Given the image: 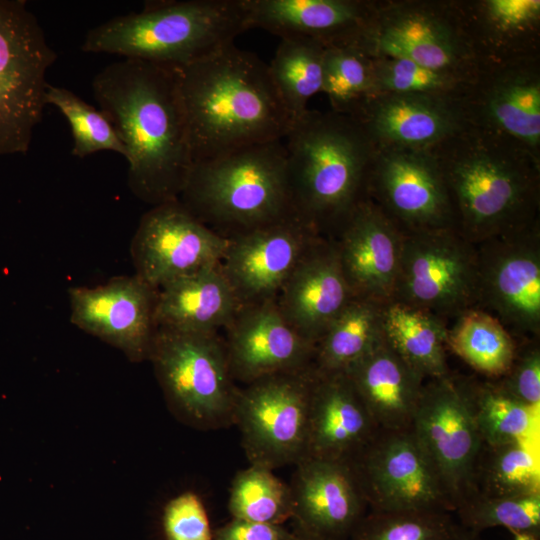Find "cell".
I'll list each match as a JSON object with an SVG mask.
<instances>
[{
  "mask_svg": "<svg viewBox=\"0 0 540 540\" xmlns=\"http://www.w3.org/2000/svg\"><path fill=\"white\" fill-rule=\"evenodd\" d=\"M92 90L126 149L132 193L154 206L177 200L194 160L175 68L123 58Z\"/></svg>",
  "mask_w": 540,
  "mask_h": 540,
  "instance_id": "obj_1",
  "label": "cell"
},
{
  "mask_svg": "<svg viewBox=\"0 0 540 540\" xmlns=\"http://www.w3.org/2000/svg\"><path fill=\"white\" fill-rule=\"evenodd\" d=\"M430 151L444 178L455 230L470 243L539 221V158L516 141L468 122Z\"/></svg>",
  "mask_w": 540,
  "mask_h": 540,
  "instance_id": "obj_2",
  "label": "cell"
},
{
  "mask_svg": "<svg viewBox=\"0 0 540 540\" xmlns=\"http://www.w3.org/2000/svg\"><path fill=\"white\" fill-rule=\"evenodd\" d=\"M174 68L194 162L286 136L291 117L254 53L231 44Z\"/></svg>",
  "mask_w": 540,
  "mask_h": 540,
  "instance_id": "obj_3",
  "label": "cell"
},
{
  "mask_svg": "<svg viewBox=\"0 0 540 540\" xmlns=\"http://www.w3.org/2000/svg\"><path fill=\"white\" fill-rule=\"evenodd\" d=\"M283 140L296 215L318 232L337 230L366 196L372 141L352 115L309 109Z\"/></svg>",
  "mask_w": 540,
  "mask_h": 540,
  "instance_id": "obj_4",
  "label": "cell"
},
{
  "mask_svg": "<svg viewBox=\"0 0 540 540\" xmlns=\"http://www.w3.org/2000/svg\"><path fill=\"white\" fill-rule=\"evenodd\" d=\"M248 29L244 0L148 1L139 12L91 28L81 50L182 67L234 44Z\"/></svg>",
  "mask_w": 540,
  "mask_h": 540,
  "instance_id": "obj_5",
  "label": "cell"
},
{
  "mask_svg": "<svg viewBox=\"0 0 540 540\" xmlns=\"http://www.w3.org/2000/svg\"><path fill=\"white\" fill-rule=\"evenodd\" d=\"M204 224L235 233L297 216L282 140L195 161L178 198Z\"/></svg>",
  "mask_w": 540,
  "mask_h": 540,
  "instance_id": "obj_6",
  "label": "cell"
},
{
  "mask_svg": "<svg viewBox=\"0 0 540 540\" xmlns=\"http://www.w3.org/2000/svg\"><path fill=\"white\" fill-rule=\"evenodd\" d=\"M148 359L179 420L200 430L234 424L240 389L234 385L225 344L216 334L157 328Z\"/></svg>",
  "mask_w": 540,
  "mask_h": 540,
  "instance_id": "obj_7",
  "label": "cell"
},
{
  "mask_svg": "<svg viewBox=\"0 0 540 540\" xmlns=\"http://www.w3.org/2000/svg\"><path fill=\"white\" fill-rule=\"evenodd\" d=\"M353 46L372 58L406 59L472 82L483 66L459 4L375 3Z\"/></svg>",
  "mask_w": 540,
  "mask_h": 540,
  "instance_id": "obj_8",
  "label": "cell"
},
{
  "mask_svg": "<svg viewBox=\"0 0 540 540\" xmlns=\"http://www.w3.org/2000/svg\"><path fill=\"white\" fill-rule=\"evenodd\" d=\"M56 58L27 2L0 0V157L28 152Z\"/></svg>",
  "mask_w": 540,
  "mask_h": 540,
  "instance_id": "obj_9",
  "label": "cell"
},
{
  "mask_svg": "<svg viewBox=\"0 0 540 540\" xmlns=\"http://www.w3.org/2000/svg\"><path fill=\"white\" fill-rule=\"evenodd\" d=\"M392 301L444 320L476 309V245L454 228L404 232Z\"/></svg>",
  "mask_w": 540,
  "mask_h": 540,
  "instance_id": "obj_10",
  "label": "cell"
},
{
  "mask_svg": "<svg viewBox=\"0 0 540 540\" xmlns=\"http://www.w3.org/2000/svg\"><path fill=\"white\" fill-rule=\"evenodd\" d=\"M315 368L256 380L239 390L234 424L249 464L268 469L305 458Z\"/></svg>",
  "mask_w": 540,
  "mask_h": 540,
  "instance_id": "obj_11",
  "label": "cell"
},
{
  "mask_svg": "<svg viewBox=\"0 0 540 540\" xmlns=\"http://www.w3.org/2000/svg\"><path fill=\"white\" fill-rule=\"evenodd\" d=\"M539 221L476 245L478 306L496 317L512 336L540 333Z\"/></svg>",
  "mask_w": 540,
  "mask_h": 540,
  "instance_id": "obj_12",
  "label": "cell"
},
{
  "mask_svg": "<svg viewBox=\"0 0 540 540\" xmlns=\"http://www.w3.org/2000/svg\"><path fill=\"white\" fill-rule=\"evenodd\" d=\"M409 430L439 475L455 511L472 494L483 446L456 377L425 381Z\"/></svg>",
  "mask_w": 540,
  "mask_h": 540,
  "instance_id": "obj_13",
  "label": "cell"
},
{
  "mask_svg": "<svg viewBox=\"0 0 540 540\" xmlns=\"http://www.w3.org/2000/svg\"><path fill=\"white\" fill-rule=\"evenodd\" d=\"M348 462L370 510L454 512L439 475L409 429L379 430Z\"/></svg>",
  "mask_w": 540,
  "mask_h": 540,
  "instance_id": "obj_14",
  "label": "cell"
},
{
  "mask_svg": "<svg viewBox=\"0 0 540 540\" xmlns=\"http://www.w3.org/2000/svg\"><path fill=\"white\" fill-rule=\"evenodd\" d=\"M366 196L403 232L455 229L444 178L430 150L375 147Z\"/></svg>",
  "mask_w": 540,
  "mask_h": 540,
  "instance_id": "obj_15",
  "label": "cell"
},
{
  "mask_svg": "<svg viewBox=\"0 0 540 540\" xmlns=\"http://www.w3.org/2000/svg\"><path fill=\"white\" fill-rule=\"evenodd\" d=\"M229 238L190 213L177 199L153 206L131 242L135 274L155 289L206 267L220 265Z\"/></svg>",
  "mask_w": 540,
  "mask_h": 540,
  "instance_id": "obj_16",
  "label": "cell"
},
{
  "mask_svg": "<svg viewBox=\"0 0 540 540\" xmlns=\"http://www.w3.org/2000/svg\"><path fill=\"white\" fill-rule=\"evenodd\" d=\"M317 238L298 216L229 238L220 268L241 306L273 300Z\"/></svg>",
  "mask_w": 540,
  "mask_h": 540,
  "instance_id": "obj_17",
  "label": "cell"
},
{
  "mask_svg": "<svg viewBox=\"0 0 540 540\" xmlns=\"http://www.w3.org/2000/svg\"><path fill=\"white\" fill-rule=\"evenodd\" d=\"M70 321L82 331L121 350L129 360L149 358L157 328V289L134 275L68 290Z\"/></svg>",
  "mask_w": 540,
  "mask_h": 540,
  "instance_id": "obj_18",
  "label": "cell"
},
{
  "mask_svg": "<svg viewBox=\"0 0 540 540\" xmlns=\"http://www.w3.org/2000/svg\"><path fill=\"white\" fill-rule=\"evenodd\" d=\"M462 101L469 122L511 138L539 158L540 74L535 55L485 63Z\"/></svg>",
  "mask_w": 540,
  "mask_h": 540,
  "instance_id": "obj_19",
  "label": "cell"
},
{
  "mask_svg": "<svg viewBox=\"0 0 540 540\" xmlns=\"http://www.w3.org/2000/svg\"><path fill=\"white\" fill-rule=\"evenodd\" d=\"M463 97L373 94L350 115L376 148L431 150L468 124Z\"/></svg>",
  "mask_w": 540,
  "mask_h": 540,
  "instance_id": "obj_20",
  "label": "cell"
},
{
  "mask_svg": "<svg viewBox=\"0 0 540 540\" xmlns=\"http://www.w3.org/2000/svg\"><path fill=\"white\" fill-rule=\"evenodd\" d=\"M334 242L345 279L356 297L392 301L404 232L365 196L337 229Z\"/></svg>",
  "mask_w": 540,
  "mask_h": 540,
  "instance_id": "obj_21",
  "label": "cell"
},
{
  "mask_svg": "<svg viewBox=\"0 0 540 540\" xmlns=\"http://www.w3.org/2000/svg\"><path fill=\"white\" fill-rule=\"evenodd\" d=\"M295 466L289 486L296 533L348 540L368 508L349 462L306 457Z\"/></svg>",
  "mask_w": 540,
  "mask_h": 540,
  "instance_id": "obj_22",
  "label": "cell"
},
{
  "mask_svg": "<svg viewBox=\"0 0 540 540\" xmlns=\"http://www.w3.org/2000/svg\"><path fill=\"white\" fill-rule=\"evenodd\" d=\"M225 344L232 378L256 380L313 366L315 347L285 319L274 300L242 306Z\"/></svg>",
  "mask_w": 540,
  "mask_h": 540,
  "instance_id": "obj_23",
  "label": "cell"
},
{
  "mask_svg": "<svg viewBox=\"0 0 540 540\" xmlns=\"http://www.w3.org/2000/svg\"><path fill=\"white\" fill-rule=\"evenodd\" d=\"M353 297L334 242L318 237L282 287L277 304L288 323L315 347Z\"/></svg>",
  "mask_w": 540,
  "mask_h": 540,
  "instance_id": "obj_24",
  "label": "cell"
},
{
  "mask_svg": "<svg viewBox=\"0 0 540 540\" xmlns=\"http://www.w3.org/2000/svg\"><path fill=\"white\" fill-rule=\"evenodd\" d=\"M379 430L345 373L316 371L305 458L350 461Z\"/></svg>",
  "mask_w": 540,
  "mask_h": 540,
  "instance_id": "obj_25",
  "label": "cell"
},
{
  "mask_svg": "<svg viewBox=\"0 0 540 540\" xmlns=\"http://www.w3.org/2000/svg\"><path fill=\"white\" fill-rule=\"evenodd\" d=\"M244 5L249 29L325 47L354 45L375 8V3L360 0H244Z\"/></svg>",
  "mask_w": 540,
  "mask_h": 540,
  "instance_id": "obj_26",
  "label": "cell"
},
{
  "mask_svg": "<svg viewBox=\"0 0 540 540\" xmlns=\"http://www.w3.org/2000/svg\"><path fill=\"white\" fill-rule=\"evenodd\" d=\"M220 265L177 278L157 290L156 328L190 334H215L229 326L241 308Z\"/></svg>",
  "mask_w": 540,
  "mask_h": 540,
  "instance_id": "obj_27",
  "label": "cell"
},
{
  "mask_svg": "<svg viewBox=\"0 0 540 540\" xmlns=\"http://www.w3.org/2000/svg\"><path fill=\"white\" fill-rule=\"evenodd\" d=\"M345 373L380 430H408L425 379L384 340Z\"/></svg>",
  "mask_w": 540,
  "mask_h": 540,
  "instance_id": "obj_28",
  "label": "cell"
},
{
  "mask_svg": "<svg viewBox=\"0 0 540 540\" xmlns=\"http://www.w3.org/2000/svg\"><path fill=\"white\" fill-rule=\"evenodd\" d=\"M482 62L533 56L540 25L539 0H485L460 4Z\"/></svg>",
  "mask_w": 540,
  "mask_h": 540,
  "instance_id": "obj_29",
  "label": "cell"
},
{
  "mask_svg": "<svg viewBox=\"0 0 540 540\" xmlns=\"http://www.w3.org/2000/svg\"><path fill=\"white\" fill-rule=\"evenodd\" d=\"M382 328L386 343L425 380L450 375L444 319L391 301L384 305Z\"/></svg>",
  "mask_w": 540,
  "mask_h": 540,
  "instance_id": "obj_30",
  "label": "cell"
},
{
  "mask_svg": "<svg viewBox=\"0 0 540 540\" xmlns=\"http://www.w3.org/2000/svg\"><path fill=\"white\" fill-rule=\"evenodd\" d=\"M457 379L484 445H540V410L515 400L496 381Z\"/></svg>",
  "mask_w": 540,
  "mask_h": 540,
  "instance_id": "obj_31",
  "label": "cell"
},
{
  "mask_svg": "<svg viewBox=\"0 0 540 540\" xmlns=\"http://www.w3.org/2000/svg\"><path fill=\"white\" fill-rule=\"evenodd\" d=\"M384 303L354 296L315 346L320 373L346 372L383 341Z\"/></svg>",
  "mask_w": 540,
  "mask_h": 540,
  "instance_id": "obj_32",
  "label": "cell"
},
{
  "mask_svg": "<svg viewBox=\"0 0 540 540\" xmlns=\"http://www.w3.org/2000/svg\"><path fill=\"white\" fill-rule=\"evenodd\" d=\"M447 348L477 372L498 379L510 368L517 343L496 317L476 308L448 329Z\"/></svg>",
  "mask_w": 540,
  "mask_h": 540,
  "instance_id": "obj_33",
  "label": "cell"
},
{
  "mask_svg": "<svg viewBox=\"0 0 540 540\" xmlns=\"http://www.w3.org/2000/svg\"><path fill=\"white\" fill-rule=\"evenodd\" d=\"M537 493H540V445L483 444L475 467L470 496H520Z\"/></svg>",
  "mask_w": 540,
  "mask_h": 540,
  "instance_id": "obj_34",
  "label": "cell"
},
{
  "mask_svg": "<svg viewBox=\"0 0 540 540\" xmlns=\"http://www.w3.org/2000/svg\"><path fill=\"white\" fill-rule=\"evenodd\" d=\"M325 48L310 39L281 38L268 65L274 86L292 122L308 110V101L322 92Z\"/></svg>",
  "mask_w": 540,
  "mask_h": 540,
  "instance_id": "obj_35",
  "label": "cell"
},
{
  "mask_svg": "<svg viewBox=\"0 0 540 540\" xmlns=\"http://www.w3.org/2000/svg\"><path fill=\"white\" fill-rule=\"evenodd\" d=\"M228 508L232 518L283 525L292 518L291 489L273 470L249 464L233 478Z\"/></svg>",
  "mask_w": 540,
  "mask_h": 540,
  "instance_id": "obj_36",
  "label": "cell"
},
{
  "mask_svg": "<svg viewBox=\"0 0 540 540\" xmlns=\"http://www.w3.org/2000/svg\"><path fill=\"white\" fill-rule=\"evenodd\" d=\"M442 510H370L348 540H454L458 525Z\"/></svg>",
  "mask_w": 540,
  "mask_h": 540,
  "instance_id": "obj_37",
  "label": "cell"
},
{
  "mask_svg": "<svg viewBox=\"0 0 540 540\" xmlns=\"http://www.w3.org/2000/svg\"><path fill=\"white\" fill-rule=\"evenodd\" d=\"M373 58L354 46L326 47L323 56L324 92L332 111L352 114L373 93Z\"/></svg>",
  "mask_w": 540,
  "mask_h": 540,
  "instance_id": "obj_38",
  "label": "cell"
},
{
  "mask_svg": "<svg viewBox=\"0 0 540 540\" xmlns=\"http://www.w3.org/2000/svg\"><path fill=\"white\" fill-rule=\"evenodd\" d=\"M46 104L55 106L68 121L73 147L71 154L84 158L99 151H113L126 158V149L110 120L73 91L48 84Z\"/></svg>",
  "mask_w": 540,
  "mask_h": 540,
  "instance_id": "obj_39",
  "label": "cell"
},
{
  "mask_svg": "<svg viewBox=\"0 0 540 540\" xmlns=\"http://www.w3.org/2000/svg\"><path fill=\"white\" fill-rule=\"evenodd\" d=\"M460 526L478 533L493 527L511 532L540 531V493L520 496L472 495L455 511Z\"/></svg>",
  "mask_w": 540,
  "mask_h": 540,
  "instance_id": "obj_40",
  "label": "cell"
},
{
  "mask_svg": "<svg viewBox=\"0 0 540 540\" xmlns=\"http://www.w3.org/2000/svg\"><path fill=\"white\" fill-rule=\"evenodd\" d=\"M373 94H427L463 97L472 81L457 74L433 70L413 61L373 58Z\"/></svg>",
  "mask_w": 540,
  "mask_h": 540,
  "instance_id": "obj_41",
  "label": "cell"
},
{
  "mask_svg": "<svg viewBox=\"0 0 540 540\" xmlns=\"http://www.w3.org/2000/svg\"><path fill=\"white\" fill-rule=\"evenodd\" d=\"M508 371L496 383L520 403L540 410V346L538 338L524 340Z\"/></svg>",
  "mask_w": 540,
  "mask_h": 540,
  "instance_id": "obj_42",
  "label": "cell"
},
{
  "mask_svg": "<svg viewBox=\"0 0 540 540\" xmlns=\"http://www.w3.org/2000/svg\"><path fill=\"white\" fill-rule=\"evenodd\" d=\"M162 527L166 540H212L209 518L201 498L183 492L165 505Z\"/></svg>",
  "mask_w": 540,
  "mask_h": 540,
  "instance_id": "obj_43",
  "label": "cell"
},
{
  "mask_svg": "<svg viewBox=\"0 0 540 540\" xmlns=\"http://www.w3.org/2000/svg\"><path fill=\"white\" fill-rule=\"evenodd\" d=\"M290 532L282 524H269L232 518L213 531L212 540H292Z\"/></svg>",
  "mask_w": 540,
  "mask_h": 540,
  "instance_id": "obj_44",
  "label": "cell"
},
{
  "mask_svg": "<svg viewBox=\"0 0 540 540\" xmlns=\"http://www.w3.org/2000/svg\"><path fill=\"white\" fill-rule=\"evenodd\" d=\"M454 540H479V538L478 533L472 532L458 525Z\"/></svg>",
  "mask_w": 540,
  "mask_h": 540,
  "instance_id": "obj_45",
  "label": "cell"
},
{
  "mask_svg": "<svg viewBox=\"0 0 540 540\" xmlns=\"http://www.w3.org/2000/svg\"><path fill=\"white\" fill-rule=\"evenodd\" d=\"M513 534H514L513 540H539V536L532 533L513 532Z\"/></svg>",
  "mask_w": 540,
  "mask_h": 540,
  "instance_id": "obj_46",
  "label": "cell"
},
{
  "mask_svg": "<svg viewBox=\"0 0 540 540\" xmlns=\"http://www.w3.org/2000/svg\"><path fill=\"white\" fill-rule=\"evenodd\" d=\"M292 540H322V539L301 535L295 532V537Z\"/></svg>",
  "mask_w": 540,
  "mask_h": 540,
  "instance_id": "obj_47",
  "label": "cell"
}]
</instances>
